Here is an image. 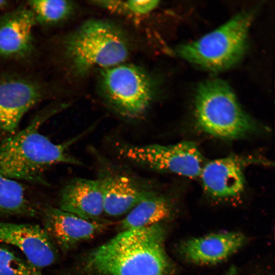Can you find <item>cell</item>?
Instances as JSON below:
<instances>
[{
  "label": "cell",
  "mask_w": 275,
  "mask_h": 275,
  "mask_svg": "<svg viewBox=\"0 0 275 275\" xmlns=\"http://www.w3.org/2000/svg\"><path fill=\"white\" fill-rule=\"evenodd\" d=\"M160 224L124 230L94 249L85 269L94 275H168L171 263Z\"/></svg>",
  "instance_id": "6da1fadb"
},
{
  "label": "cell",
  "mask_w": 275,
  "mask_h": 275,
  "mask_svg": "<svg viewBox=\"0 0 275 275\" xmlns=\"http://www.w3.org/2000/svg\"><path fill=\"white\" fill-rule=\"evenodd\" d=\"M49 109L38 115L24 129L10 134L0 143V172L15 180L44 184V172L60 163L79 164L68 148L77 139L57 144L42 133L43 123L56 111Z\"/></svg>",
  "instance_id": "7a4b0ae2"
},
{
  "label": "cell",
  "mask_w": 275,
  "mask_h": 275,
  "mask_svg": "<svg viewBox=\"0 0 275 275\" xmlns=\"http://www.w3.org/2000/svg\"><path fill=\"white\" fill-rule=\"evenodd\" d=\"M197 125L217 138L232 140L254 133L258 126L242 109L229 85L217 78L201 83L195 98Z\"/></svg>",
  "instance_id": "3957f363"
},
{
  "label": "cell",
  "mask_w": 275,
  "mask_h": 275,
  "mask_svg": "<svg viewBox=\"0 0 275 275\" xmlns=\"http://www.w3.org/2000/svg\"><path fill=\"white\" fill-rule=\"evenodd\" d=\"M64 48L71 69L78 75L94 68L105 69L122 64L129 52L121 31L100 20H89L80 25L66 38Z\"/></svg>",
  "instance_id": "277c9868"
},
{
  "label": "cell",
  "mask_w": 275,
  "mask_h": 275,
  "mask_svg": "<svg viewBox=\"0 0 275 275\" xmlns=\"http://www.w3.org/2000/svg\"><path fill=\"white\" fill-rule=\"evenodd\" d=\"M254 12L238 13L214 31L176 49L184 60L206 70L217 72L236 64L244 54Z\"/></svg>",
  "instance_id": "5b68a950"
},
{
  "label": "cell",
  "mask_w": 275,
  "mask_h": 275,
  "mask_svg": "<svg viewBox=\"0 0 275 275\" xmlns=\"http://www.w3.org/2000/svg\"><path fill=\"white\" fill-rule=\"evenodd\" d=\"M100 85L110 103L129 117L143 114L152 100L153 86L150 78L132 65L120 64L104 69Z\"/></svg>",
  "instance_id": "8992f818"
},
{
  "label": "cell",
  "mask_w": 275,
  "mask_h": 275,
  "mask_svg": "<svg viewBox=\"0 0 275 275\" xmlns=\"http://www.w3.org/2000/svg\"><path fill=\"white\" fill-rule=\"evenodd\" d=\"M119 151L122 155L135 163L190 178L199 177L204 164L198 146L190 141L170 145L124 146Z\"/></svg>",
  "instance_id": "52a82bcc"
},
{
  "label": "cell",
  "mask_w": 275,
  "mask_h": 275,
  "mask_svg": "<svg viewBox=\"0 0 275 275\" xmlns=\"http://www.w3.org/2000/svg\"><path fill=\"white\" fill-rule=\"evenodd\" d=\"M44 97L42 86L34 80L0 76V131L14 133L24 115Z\"/></svg>",
  "instance_id": "ba28073f"
},
{
  "label": "cell",
  "mask_w": 275,
  "mask_h": 275,
  "mask_svg": "<svg viewBox=\"0 0 275 275\" xmlns=\"http://www.w3.org/2000/svg\"><path fill=\"white\" fill-rule=\"evenodd\" d=\"M0 242L17 247L38 269L52 264L58 257L55 243L38 225L0 222Z\"/></svg>",
  "instance_id": "9c48e42d"
},
{
  "label": "cell",
  "mask_w": 275,
  "mask_h": 275,
  "mask_svg": "<svg viewBox=\"0 0 275 275\" xmlns=\"http://www.w3.org/2000/svg\"><path fill=\"white\" fill-rule=\"evenodd\" d=\"M244 159L230 156L204 164L199 177L206 193L217 199L234 198L244 188Z\"/></svg>",
  "instance_id": "30bf717a"
},
{
  "label": "cell",
  "mask_w": 275,
  "mask_h": 275,
  "mask_svg": "<svg viewBox=\"0 0 275 275\" xmlns=\"http://www.w3.org/2000/svg\"><path fill=\"white\" fill-rule=\"evenodd\" d=\"M36 22L29 8L21 7L0 18V58L22 59L34 49L33 29Z\"/></svg>",
  "instance_id": "8fae6325"
},
{
  "label": "cell",
  "mask_w": 275,
  "mask_h": 275,
  "mask_svg": "<svg viewBox=\"0 0 275 275\" xmlns=\"http://www.w3.org/2000/svg\"><path fill=\"white\" fill-rule=\"evenodd\" d=\"M44 229L64 252L79 242L92 238L106 228L108 223L85 219L60 208H47L44 215Z\"/></svg>",
  "instance_id": "7c38bea8"
},
{
  "label": "cell",
  "mask_w": 275,
  "mask_h": 275,
  "mask_svg": "<svg viewBox=\"0 0 275 275\" xmlns=\"http://www.w3.org/2000/svg\"><path fill=\"white\" fill-rule=\"evenodd\" d=\"M246 241L239 232L213 233L188 239L178 248L181 255L193 263L207 265L222 262L237 252Z\"/></svg>",
  "instance_id": "4fadbf2b"
},
{
  "label": "cell",
  "mask_w": 275,
  "mask_h": 275,
  "mask_svg": "<svg viewBox=\"0 0 275 275\" xmlns=\"http://www.w3.org/2000/svg\"><path fill=\"white\" fill-rule=\"evenodd\" d=\"M59 208L86 220L101 222L100 217L104 210L99 180H70L60 191Z\"/></svg>",
  "instance_id": "5bb4252c"
},
{
  "label": "cell",
  "mask_w": 275,
  "mask_h": 275,
  "mask_svg": "<svg viewBox=\"0 0 275 275\" xmlns=\"http://www.w3.org/2000/svg\"><path fill=\"white\" fill-rule=\"evenodd\" d=\"M99 181L102 194L103 210L110 216L122 215L154 194L124 175L108 174Z\"/></svg>",
  "instance_id": "9a60e30c"
},
{
  "label": "cell",
  "mask_w": 275,
  "mask_h": 275,
  "mask_svg": "<svg viewBox=\"0 0 275 275\" xmlns=\"http://www.w3.org/2000/svg\"><path fill=\"white\" fill-rule=\"evenodd\" d=\"M172 212L169 201L155 194L134 207L120 223L124 230L139 229L159 224Z\"/></svg>",
  "instance_id": "2e32d148"
},
{
  "label": "cell",
  "mask_w": 275,
  "mask_h": 275,
  "mask_svg": "<svg viewBox=\"0 0 275 275\" xmlns=\"http://www.w3.org/2000/svg\"><path fill=\"white\" fill-rule=\"evenodd\" d=\"M35 213L23 185L0 172V214L33 215Z\"/></svg>",
  "instance_id": "e0dca14e"
},
{
  "label": "cell",
  "mask_w": 275,
  "mask_h": 275,
  "mask_svg": "<svg viewBox=\"0 0 275 275\" xmlns=\"http://www.w3.org/2000/svg\"><path fill=\"white\" fill-rule=\"evenodd\" d=\"M36 23L50 25L60 22L69 16L73 10L70 1L61 0H34L29 2Z\"/></svg>",
  "instance_id": "ac0fdd59"
},
{
  "label": "cell",
  "mask_w": 275,
  "mask_h": 275,
  "mask_svg": "<svg viewBox=\"0 0 275 275\" xmlns=\"http://www.w3.org/2000/svg\"><path fill=\"white\" fill-rule=\"evenodd\" d=\"M94 3L113 12L141 16L152 12L159 5L158 1H96Z\"/></svg>",
  "instance_id": "d6986e66"
},
{
  "label": "cell",
  "mask_w": 275,
  "mask_h": 275,
  "mask_svg": "<svg viewBox=\"0 0 275 275\" xmlns=\"http://www.w3.org/2000/svg\"><path fill=\"white\" fill-rule=\"evenodd\" d=\"M0 275H42L28 261L18 257L11 251L0 248Z\"/></svg>",
  "instance_id": "ffe728a7"
},
{
  "label": "cell",
  "mask_w": 275,
  "mask_h": 275,
  "mask_svg": "<svg viewBox=\"0 0 275 275\" xmlns=\"http://www.w3.org/2000/svg\"><path fill=\"white\" fill-rule=\"evenodd\" d=\"M8 2L4 0H0V10L4 8L8 5Z\"/></svg>",
  "instance_id": "44dd1931"
},
{
  "label": "cell",
  "mask_w": 275,
  "mask_h": 275,
  "mask_svg": "<svg viewBox=\"0 0 275 275\" xmlns=\"http://www.w3.org/2000/svg\"><path fill=\"white\" fill-rule=\"evenodd\" d=\"M226 275H231V273H230V272H229V273H228V274L227 273V274H226Z\"/></svg>",
  "instance_id": "7402d4cb"
}]
</instances>
